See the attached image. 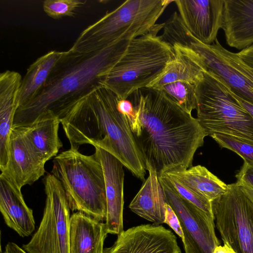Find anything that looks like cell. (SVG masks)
<instances>
[{
    "mask_svg": "<svg viewBox=\"0 0 253 253\" xmlns=\"http://www.w3.org/2000/svg\"><path fill=\"white\" fill-rule=\"evenodd\" d=\"M0 211L6 224L20 236H30L35 228L33 211L26 205L21 189L0 175Z\"/></svg>",
    "mask_w": 253,
    "mask_h": 253,
    "instance_id": "2e32d148",
    "label": "cell"
},
{
    "mask_svg": "<svg viewBox=\"0 0 253 253\" xmlns=\"http://www.w3.org/2000/svg\"><path fill=\"white\" fill-rule=\"evenodd\" d=\"M173 2L184 24L196 39L207 45L215 42L222 28L224 0H176Z\"/></svg>",
    "mask_w": 253,
    "mask_h": 253,
    "instance_id": "4fadbf2b",
    "label": "cell"
},
{
    "mask_svg": "<svg viewBox=\"0 0 253 253\" xmlns=\"http://www.w3.org/2000/svg\"><path fill=\"white\" fill-rule=\"evenodd\" d=\"M108 234L105 223L80 211L70 216V253H104Z\"/></svg>",
    "mask_w": 253,
    "mask_h": 253,
    "instance_id": "d6986e66",
    "label": "cell"
},
{
    "mask_svg": "<svg viewBox=\"0 0 253 253\" xmlns=\"http://www.w3.org/2000/svg\"><path fill=\"white\" fill-rule=\"evenodd\" d=\"M67 52V51H50L30 65L22 80L18 108L29 103L38 95L55 66Z\"/></svg>",
    "mask_w": 253,
    "mask_h": 253,
    "instance_id": "603a6c76",
    "label": "cell"
},
{
    "mask_svg": "<svg viewBox=\"0 0 253 253\" xmlns=\"http://www.w3.org/2000/svg\"><path fill=\"white\" fill-rule=\"evenodd\" d=\"M212 253H236L231 247L226 244L223 246L218 245L215 248Z\"/></svg>",
    "mask_w": 253,
    "mask_h": 253,
    "instance_id": "d590c367",
    "label": "cell"
},
{
    "mask_svg": "<svg viewBox=\"0 0 253 253\" xmlns=\"http://www.w3.org/2000/svg\"><path fill=\"white\" fill-rule=\"evenodd\" d=\"M174 56L163 72L147 87L159 89L163 85L177 81L196 84L206 71L198 56L189 48L174 43Z\"/></svg>",
    "mask_w": 253,
    "mask_h": 253,
    "instance_id": "ffe728a7",
    "label": "cell"
},
{
    "mask_svg": "<svg viewBox=\"0 0 253 253\" xmlns=\"http://www.w3.org/2000/svg\"><path fill=\"white\" fill-rule=\"evenodd\" d=\"M211 137L221 148L230 150L244 162L253 164V141L230 135L215 133Z\"/></svg>",
    "mask_w": 253,
    "mask_h": 253,
    "instance_id": "484cf974",
    "label": "cell"
},
{
    "mask_svg": "<svg viewBox=\"0 0 253 253\" xmlns=\"http://www.w3.org/2000/svg\"><path fill=\"white\" fill-rule=\"evenodd\" d=\"M45 207L39 227L23 245L27 253H70V209L60 182L52 174L43 179Z\"/></svg>",
    "mask_w": 253,
    "mask_h": 253,
    "instance_id": "ba28073f",
    "label": "cell"
},
{
    "mask_svg": "<svg viewBox=\"0 0 253 253\" xmlns=\"http://www.w3.org/2000/svg\"><path fill=\"white\" fill-rule=\"evenodd\" d=\"M176 42L192 50L200 59L206 71L219 76L233 93L253 105V82L228 64L212 44L202 43L187 29L179 33Z\"/></svg>",
    "mask_w": 253,
    "mask_h": 253,
    "instance_id": "8fae6325",
    "label": "cell"
},
{
    "mask_svg": "<svg viewBox=\"0 0 253 253\" xmlns=\"http://www.w3.org/2000/svg\"><path fill=\"white\" fill-rule=\"evenodd\" d=\"M60 123L58 118L46 116L28 126H17L20 127L33 151L44 163L56 157L63 146L58 135Z\"/></svg>",
    "mask_w": 253,
    "mask_h": 253,
    "instance_id": "44dd1931",
    "label": "cell"
},
{
    "mask_svg": "<svg viewBox=\"0 0 253 253\" xmlns=\"http://www.w3.org/2000/svg\"><path fill=\"white\" fill-rule=\"evenodd\" d=\"M236 54L246 65L253 69V44Z\"/></svg>",
    "mask_w": 253,
    "mask_h": 253,
    "instance_id": "1f68e13d",
    "label": "cell"
},
{
    "mask_svg": "<svg viewBox=\"0 0 253 253\" xmlns=\"http://www.w3.org/2000/svg\"><path fill=\"white\" fill-rule=\"evenodd\" d=\"M118 108L121 113L127 117L131 116L134 112L131 102L127 99H119L118 102Z\"/></svg>",
    "mask_w": 253,
    "mask_h": 253,
    "instance_id": "d6a6232c",
    "label": "cell"
},
{
    "mask_svg": "<svg viewBox=\"0 0 253 253\" xmlns=\"http://www.w3.org/2000/svg\"><path fill=\"white\" fill-rule=\"evenodd\" d=\"M221 29L227 44L243 50L253 44V0H224Z\"/></svg>",
    "mask_w": 253,
    "mask_h": 253,
    "instance_id": "e0dca14e",
    "label": "cell"
},
{
    "mask_svg": "<svg viewBox=\"0 0 253 253\" xmlns=\"http://www.w3.org/2000/svg\"><path fill=\"white\" fill-rule=\"evenodd\" d=\"M53 164L51 173L61 183L70 210L105 219V178L95 155H85L70 148L55 157Z\"/></svg>",
    "mask_w": 253,
    "mask_h": 253,
    "instance_id": "8992f818",
    "label": "cell"
},
{
    "mask_svg": "<svg viewBox=\"0 0 253 253\" xmlns=\"http://www.w3.org/2000/svg\"><path fill=\"white\" fill-rule=\"evenodd\" d=\"M232 92V91H231ZM239 104L251 115L253 118V105L243 100L232 92Z\"/></svg>",
    "mask_w": 253,
    "mask_h": 253,
    "instance_id": "e575fe53",
    "label": "cell"
},
{
    "mask_svg": "<svg viewBox=\"0 0 253 253\" xmlns=\"http://www.w3.org/2000/svg\"><path fill=\"white\" fill-rule=\"evenodd\" d=\"M216 51L224 60L244 76L253 82V69L246 65L238 56L236 53L231 52L224 48L216 40L212 43Z\"/></svg>",
    "mask_w": 253,
    "mask_h": 253,
    "instance_id": "f1b7e54d",
    "label": "cell"
},
{
    "mask_svg": "<svg viewBox=\"0 0 253 253\" xmlns=\"http://www.w3.org/2000/svg\"><path fill=\"white\" fill-rule=\"evenodd\" d=\"M235 176L238 184L253 189V164L244 162Z\"/></svg>",
    "mask_w": 253,
    "mask_h": 253,
    "instance_id": "f546056e",
    "label": "cell"
},
{
    "mask_svg": "<svg viewBox=\"0 0 253 253\" xmlns=\"http://www.w3.org/2000/svg\"><path fill=\"white\" fill-rule=\"evenodd\" d=\"M211 202L224 194L228 185L201 165L164 174Z\"/></svg>",
    "mask_w": 253,
    "mask_h": 253,
    "instance_id": "cb8c5ba5",
    "label": "cell"
},
{
    "mask_svg": "<svg viewBox=\"0 0 253 253\" xmlns=\"http://www.w3.org/2000/svg\"><path fill=\"white\" fill-rule=\"evenodd\" d=\"M174 0H127L84 30L69 49L87 53L151 32L166 8Z\"/></svg>",
    "mask_w": 253,
    "mask_h": 253,
    "instance_id": "277c9868",
    "label": "cell"
},
{
    "mask_svg": "<svg viewBox=\"0 0 253 253\" xmlns=\"http://www.w3.org/2000/svg\"><path fill=\"white\" fill-rule=\"evenodd\" d=\"M166 183L182 199L194 205L213 218L211 202L206 198L187 188L176 180L165 174L161 176Z\"/></svg>",
    "mask_w": 253,
    "mask_h": 253,
    "instance_id": "4316f807",
    "label": "cell"
},
{
    "mask_svg": "<svg viewBox=\"0 0 253 253\" xmlns=\"http://www.w3.org/2000/svg\"><path fill=\"white\" fill-rule=\"evenodd\" d=\"M171 100L191 113L197 106L196 85L188 82L177 81L165 84L158 89Z\"/></svg>",
    "mask_w": 253,
    "mask_h": 253,
    "instance_id": "d4e9b609",
    "label": "cell"
},
{
    "mask_svg": "<svg viewBox=\"0 0 253 253\" xmlns=\"http://www.w3.org/2000/svg\"><path fill=\"white\" fill-rule=\"evenodd\" d=\"M129 205L132 211L141 217L160 225L164 223L167 199L159 179L153 170Z\"/></svg>",
    "mask_w": 253,
    "mask_h": 253,
    "instance_id": "7402d4cb",
    "label": "cell"
},
{
    "mask_svg": "<svg viewBox=\"0 0 253 253\" xmlns=\"http://www.w3.org/2000/svg\"><path fill=\"white\" fill-rule=\"evenodd\" d=\"M104 253H181L174 234L162 225L144 224L124 230Z\"/></svg>",
    "mask_w": 253,
    "mask_h": 253,
    "instance_id": "7c38bea8",
    "label": "cell"
},
{
    "mask_svg": "<svg viewBox=\"0 0 253 253\" xmlns=\"http://www.w3.org/2000/svg\"><path fill=\"white\" fill-rule=\"evenodd\" d=\"M130 41H121L87 53L68 50L38 95L16 110L12 127L28 126L46 115L60 120L78 100L104 86L108 73L123 56Z\"/></svg>",
    "mask_w": 253,
    "mask_h": 253,
    "instance_id": "7a4b0ae2",
    "label": "cell"
},
{
    "mask_svg": "<svg viewBox=\"0 0 253 253\" xmlns=\"http://www.w3.org/2000/svg\"><path fill=\"white\" fill-rule=\"evenodd\" d=\"M94 148V154L101 163L105 178L107 231L108 233L119 235L124 231V166L107 151L97 147Z\"/></svg>",
    "mask_w": 253,
    "mask_h": 253,
    "instance_id": "9a60e30c",
    "label": "cell"
},
{
    "mask_svg": "<svg viewBox=\"0 0 253 253\" xmlns=\"http://www.w3.org/2000/svg\"><path fill=\"white\" fill-rule=\"evenodd\" d=\"M86 2L81 0H45L42 7L49 17L59 19L63 17H74L76 11Z\"/></svg>",
    "mask_w": 253,
    "mask_h": 253,
    "instance_id": "83f0119b",
    "label": "cell"
},
{
    "mask_svg": "<svg viewBox=\"0 0 253 253\" xmlns=\"http://www.w3.org/2000/svg\"><path fill=\"white\" fill-rule=\"evenodd\" d=\"M242 190L247 194V195L253 201V189L248 188L247 187L239 185Z\"/></svg>",
    "mask_w": 253,
    "mask_h": 253,
    "instance_id": "8d00e7d4",
    "label": "cell"
},
{
    "mask_svg": "<svg viewBox=\"0 0 253 253\" xmlns=\"http://www.w3.org/2000/svg\"><path fill=\"white\" fill-rule=\"evenodd\" d=\"M164 26L157 24L151 32L130 41L108 73L104 86L120 99H126L135 91L147 87L173 58L172 46L157 35Z\"/></svg>",
    "mask_w": 253,
    "mask_h": 253,
    "instance_id": "5b68a950",
    "label": "cell"
},
{
    "mask_svg": "<svg viewBox=\"0 0 253 253\" xmlns=\"http://www.w3.org/2000/svg\"><path fill=\"white\" fill-rule=\"evenodd\" d=\"M158 179L167 203L179 219L185 253H212L220 245L215 232L214 218L180 197L162 176Z\"/></svg>",
    "mask_w": 253,
    "mask_h": 253,
    "instance_id": "30bf717a",
    "label": "cell"
},
{
    "mask_svg": "<svg viewBox=\"0 0 253 253\" xmlns=\"http://www.w3.org/2000/svg\"><path fill=\"white\" fill-rule=\"evenodd\" d=\"M215 227L223 244L236 253H253V201L236 182L211 202Z\"/></svg>",
    "mask_w": 253,
    "mask_h": 253,
    "instance_id": "9c48e42d",
    "label": "cell"
},
{
    "mask_svg": "<svg viewBox=\"0 0 253 253\" xmlns=\"http://www.w3.org/2000/svg\"><path fill=\"white\" fill-rule=\"evenodd\" d=\"M119 98L103 86L75 102L60 123L71 148L84 144L103 149L116 157L135 176L144 180L146 168L127 117L118 108Z\"/></svg>",
    "mask_w": 253,
    "mask_h": 253,
    "instance_id": "3957f363",
    "label": "cell"
},
{
    "mask_svg": "<svg viewBox=\"0 0 253 253\" xmlns=\"http://www.w3.org/2000/svg\"><path fill=\"white\" fill-rule=\"evenodd\" d=\"M164 223L168 224L181 238H183V232L179 219L171 207L167 203Z\"/></svg>",
    "mask_w": 253,
    "mask_h": 253,
    "instance_id": "4dcf8cb0",
    "label": "cell"
},
{
    "mask_svg": "<svg viewBox=\"0 0 253 253\" xmlns=\"http://www.w3.org/2000/svg\"><path fill=\"white\" fill-rule=\"evenodd\" d=\"M18 72L6 70L0 74V169L5 168L8 159L9 135L18 107L22 82Z\"/></svg>",
    "mask_w": 253,
    "mask_h": 253,
    "instance_id": "ac0fdd59",
    "label": "cell"
},
{
    "mask_svg": "<svg viewBox=\"0 0 253 253\" xmlns=\"http://www.w3.org/2000/svg\"><path fill=\"white\" fill-rule=\"evenodd\" d=\"M195 85L197 119L207 136L222 133L253 141V118L219 76L205 71Z\"/></svg>",
    "mask_w": 253,
    "mask_h": 253,
    "instance_id": "52a82bcc",
    "label": "cell"
},
{
    "mask_svg": "<svg viewBox=\"0 0 253 253\" xmlns=\"http://www.w3.org/2000/svg\"><path fill=\"white\" fill-rule=\"evenodd\" d=\"M4 253H27L23 248L13 242H8L5 247Z\"/></svg>",
    "mask_w": 253,
    "mask_h": 253,
    "instance_id": "836d02e7",
    "label": "cell"
},
{
    "mask_svg": "<svg viewBox=\"0 0 253 253\" xmlns=\"http://www.w3.org/2000/svg\"><path fill=\"white\" fill-rule=\"evenodd\" d=\"M129 97L134 112L127 118L146 170L159 177L192 167L194 154L207 136L197 118L160 89L142 88Z\"/></svg>",
    "mask_w": 253,
    "mask_h": 253,
    "instance_id": "6da1fadb",
    "label": "cell"
},
{
    "mask_svg": "<svg viewBox=\"0 0 253 253\" xmlns=\"http://www.w3.org/2000/svg\"><path fill=\"white\" fill-rule=\"evenodd\" d=\"M44 165L28 144L20 127H12L7 162L1 173L21 189L25 185H32L44 175Z\"/></svg>",
    "mask_w": 253,
    "mask_h": 253,
    "instance_id": "5bb4252c",
    "label": "cell"
}]
</instances>
